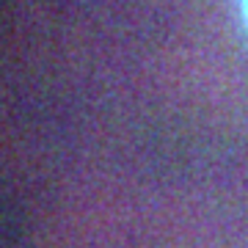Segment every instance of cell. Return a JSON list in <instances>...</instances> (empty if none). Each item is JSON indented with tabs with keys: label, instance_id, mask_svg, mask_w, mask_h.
Masks as SVG:
<instances>
[{
	"label": "cell",
	"instance_id": "1",
	"mask_svg": "<svg viewBox=\"0 0 248 248\" xmlns=\"http://www.w3.org/2000/svg\"><path fill=\"white\" fill-rule=\"evenodd\" d=\"M240 6H243V14H246V22H248V0H240Z\"/></svg>",
	"mask_w": 248,
	"mask_h": 248
}]
</instances>
